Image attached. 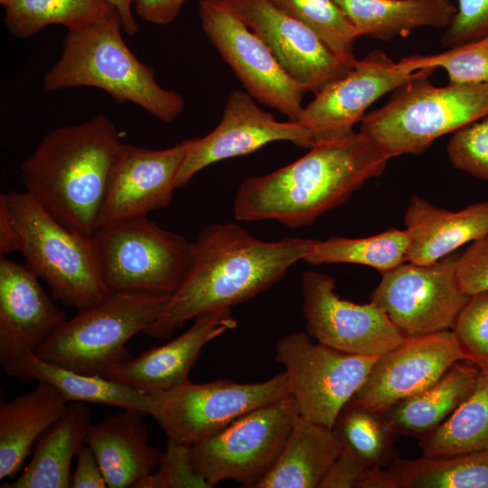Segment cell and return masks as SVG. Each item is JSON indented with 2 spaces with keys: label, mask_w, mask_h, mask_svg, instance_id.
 <instances>
[{
  "label": "cell",
  "mask_w": 488,
  "mask_h": 488,
  "mask_svg": "<svg viewBox=\"0 0 488 488\" xmlns=\"http://www.w3.org/2000/svg\"><path fill=\"white\" fill-rule=\"evenodd\" d=\"M316 241H264L232 222L205 226L191 242V265L184 280L144 333L166 339L188 321L253 298L309 256Z\"/></svg>",
  "instance_id": "1"
},
{
  "label": "cell",
  "mask_w": 488,
  "mask_h": 488,
  "mask_svg": "<svg viewBox=\"0 0 488 488\" xmlns=\"http://www.w3.org/2000/svg\"><path fill=\"white\" fill-rule=\"evenodd\" d=\"M308 150L274 172L245 178L233 202L235 219L309 225L380 175L389 160L361 132L316 140Z\"/></svg>",
  "instance_id": "2"
},
{
  "label": "cell",
  "mask_w": 488,
  "mask_h": 488,
  "mask_svg": "<svg viewBox=\"0 0 488 488\" xmlns=\"http://www.w3.org/2000/svg\"><path fill=\"white\" fill-rule=\"evenodd\" d=\"M123 144L103 114L57 127L20 165L25 192L64 226L94 235Z\"/></svg>",
  "instance_id": "3"
},
{
  "label": "cell",
  "mask_w": 488,
  "mask_h": 488,
  "mask_svg": "<svg viewBox=\"0 0 488 488\" xmlns=\"http://www.w3.org/2000/svg\"><path fill=\"white\" fill-rule=\"evenodd\" d=\"M122 30L116 10L92 26L68 31L61 58L43 77L44 89L98 88L118 103L128 101L159 120L174 121L184 108L183 97L157 83L154 70L125 43Z\"/></svg>",
  "instance_id": "4"
},
{
  "label": "cell",
  "mask_w": 488,
  "mask_h": 488,
  "mask_svg": "<svg viewBox=\"0 0 488 488\" xmlns=\"http://www.w3.org/2000/svg\"><path fill=\"white\" fill-rule=\"evenodd\" d=\"M0 211L12 227L14 250L54 300L81 310L111 292L94 235L64 226L25 191L1 193Z\"/></svg>",
  "instance_id": "5"
},
{
  "label": "cell",
  "mask_w": 488,
  "mask_h": 488,
  "mask_svg": "<svg viewBox=\"0 0 488 488\" xmlns=\"http://www.w3.org/2000/svg\"><path fill=\"white\" fill-rule=\"evenodd\" d=\"M434 70H418L361 121L360 132L389 159L420 155L438 137L488 116V84L436 87L428 80Z\"/></svg>",
  "instance_id": "6"
},
{
  "label": "cell",
  "mask_w": 488,
  "mask_h": 488,
  "mask_svg": "<svg viewBox=\"0 0 488 488\" xmlns=\"http://www.w3.org/2000/svg\"><path fill=\"white\" fill-rule=\"evenodd\" d=\"M170 297L111 291L66 319L35 353L64 368L103 376L114 365L131 358L127 343L161 316Z\"/></svg>",
  "instance_id": "7"
},
{
  "label": "cell",
  "mask_w": 488,
  "mask_h": 488,
  "mask_svg": "<svg viewBox=\"0 0 488 488\" xmlns=\"http://www.w3.org/2000/svg\"><path fill=\"white\" fill-rule=\"evenodd\" d=\"M299 417L291 394L255 408L191 446V464L210 488L223 480L256 488L277 463Z\"/></svg>",
  "instance_id": "8"
},
{
  "label": "cell",
  "mask_w": 488,
  "mask_h": 488,
  "mask_svg": "<svg viewBox=\"0 0 488 488\" xmlns=\"http://www.w3.org/2000/svg\"><path fill=\"white\" fill-rule=\"evenodd\" d=\"M106 283L113 292L173 296L191 265V242L147 216L97 230Z\"/></svg>",
  "instance_id": "9"
},
{
  "label": "cell",
  "mask_w": 488,
  "mask_h": 488,
  "mask_svg": "<svg viewBox=\"0 0 488 488\" xmlns=\"http://www.w3.org/2000/svg\"><path fill=\"white\" fill-rule=\"evenodd\" d=\"M290 395L286 373L255 383L216 380L191 381L145 393L147 414L177 444H193L215 434L241 415Z\"/></svg>",
  "instance_id": "10"
},
{
  "label": "cell",
  "mask_w": 488,
  "mask_h": 488,
  "mask_svg": "<svg viewBox=\"0 0 488 488\" xmlns=\"http://www.w3.org/2000/svg\"><path fill=\"white\" fill-rule=\"evenodd\" d=\"M276 360L285 368L300 416L332 428L379 356L344 352L314 343L303 331L279 339Z\"/></svg>",
  "instance_id": "11"
},
{
  "label": "cell",
  "mask_w": 488,
  "mask_h": 488,
  "mask_svg": "<svg viewBox=\"0 0 488 488\" xmlns=\"http://www.w3.org/2000/svg\"><path fill=\"white\" fill-rule=\"evenodd\" d=\"M198 14L204 34L244 90L297 122L305 91L285 71L266 43L221 0H201Z\"/></svg>",
  "instance_id": "12"
},
{
  "label": "cell",
  "mask_w": 488,
  "mask_h": 488,
  "mask_svg": "<svg viewBox=\"0 0 488 488\" xmlns=\"http://www.w3.org/2000/svg\"><path fill=\"white\" fill-rule=\"evenodd\" d=\"M456 259L405 262L382 273L371 302L386 313L406 338L452 330L469 298L456 278Z\"/></svg>",
  "instance_id": "13"
},
{
  "label": "cell",
  "mask_w": 488,
  "mask_h": 488,
  "mask_svg": "<svg viewBox=\"0 0 488 488\" xmlns=\"http://www.w3.org/2000/svg\"><path fill=\"white\" fill-rule=\"evenodd\" d=\"M306 333L317 343L358 355L380 356L405 339L378 305L355 304L335 293V279L312 270L301 277Z\"/></svg>",
  "instance_id": "14"
},
{
  "label": "cell",
  "mask_w": 488,
  "mask_h": 488,
  "mask_svg": "<svg viewBox=\"0 0 488 488\" xmlns=\"http://www.w3.org/2000/svg\"><path fill=\"white\" fill-rule=\"evenodd\" d=\"M221 1L266 43L305 93L315 95L352 70L354 65L341 60L314 31L269 0Z\"/></svg>",
  "instance_id": "15"
},
{
  "label": "cell",
  "mask_w": 488,
  "mask_h": 488,
  "mask_svg": "<svg viewBox=\"0 0 488 488\" xmlns=\"http://www.w3.org/2000/svg\"><path fill=\"white\" fill-rule=\"evenodd\" d=\"M257 102L245 90L229 94L217 127L202 137L189 139L175 178L176 189L214 163L250 154L272 142L289 141L306 149L314 145V137L299 123L278 121Z\"/></svg>",
  "instance_id": "16"
},
{
  "label": "cell",
  "mask_w": 488,
  "mask_h": 488,
  "mask_svg": "<svg viewBox=\"0 0 488 488\" xmlns=\"http://www.w3.org/2000/svg\"><path fill=\"white\" fill-rule=\"evenodd\" d=\"M464 361H470L469 356L452 330L406 338L377 358L352 399L383 413L432 385L451 366Z\"/></svg>",
  "instance_id": "17"
},
{
  "label": "cell",
  "mask_w": 488,
  "mask_h": 488,
  "mask_svg": "<svg viewBox=\"0 0 488 488\" xmlns=\"http://www.w3.org/2000/svg\"><path fill=\"white\" fill-rule=\"evenodd\" d=\"M410 71L381 50L356 61L345 76L331 82L305 105L297 121L315 141L353 133L368 108L388 92L412 78Z\"/></svg>",
  "instance_id": "18"
},
{
  "label": "cell",
  "mask_w": 488,
  "mask_h": 488,
  "mask_svg": "<svg viewBox=\"0 0 488 488\" xmlns=\"http://www.w3.org/2000/svg\"><path fill=\"white\" fill-rule=\"evenodd\" d=\"M188 145L189 139L166 149L124 143L109 178L95 232L166 208L173 200L175 178Z\"/></svg>",
  "instance_id": "19"
},
{
  "label": "cell",
  "mask_w": 488,
  "mask_h": 488,
  "mask_svg": "<svg viewBox=\"0 0 488 488\" xmlns=\"http://www.w3.org/2000/svg\"><path fill=\"white\" fill-rule=\"evenodd\" d=\"M66 314L25 264L0 258V362L35 352Z\"/></svg>",
  "instance_id": "20"
},
{
  "label": "cell",
  "mask_w": 488,
  "mask_h": 488,
  "mask_svg": "<svg viewBox=\"0 0 488 488\" xmlns=\"http://www.w3.org/2000/svg\"><path fill=\"white\" fill-rule=\"evenodd\" d=\"M230 310L220 309L198 316L175 339L114 365L103 377L144 393L166 390L190 381V372L203 347L237 327Z\"/></svg>",
  "instance_id": "21"
},
{
  "label": "cell",
  "mask_w": 488,
  "mask_h": 488,
  "mask_svg": "<svg viewBox=\"0 0 488 488\" xmlns=\"http://www.w3.org/2000/svg\"><path fill=\"white\" fill-rule=\"evenodd\" d=\"M142 414L132 409L91 425L89 445L109 488H137L160 463L163 451L150 445Z\"/></svg>",
  "instance_id": "22"
},
{
  "label": "cell",
  "mask_w": 488,
  "mask_h": 488,
  "mask_svg": "<svg viewBox=\"0 0 488 488\" xmlns=\"http://www.w3.org/2000/svg\"><path fill=\"white\" fill-rule=\"evenodd\" d=\"M404 223L410 236L407 262L435 263L488 234V201L450 211L413 195Z\"/></svg>",
  "instance_id": "23"
},
{
  "label": "cell",
  "mask_w": 488,
  "mask_h": 488,
  "mask_svg": "<svg viewBox=\"0 0 488 488\" xmlns=\"http://www.w3.org/2000/svg\"><path fill=\"white\" fill-rule=\"evenodd\" d=\"M90 409L84 402H70L60 418L36 441L33 457L23 473L2 488H68L74 455L87 445Z\"/></svg>",
  "instance_id": "24"
},
{
  "label": "cell",
  "mask_w": 488,
  "mask_h": 488,
  "mask_svg": "<svg viewBox=\"0 0 488 488\" xmlns=\"http://www.w3.org/2000/svg\"><path fill=\"white\" fill-rule=\"evenodd\" d=\"M9 377L26 382H45L70 402L117 407L147 414L145 393L103 376L88 375L24 352L2 364Z\"/></svg>",
  "instance_id": "25"
},
{
  "label": "cell",
  "mask_w": 488,
  "mask_h": 488,
  "mask_svg": "<svg viewBox=\"0 0 488 488\" xmlns=\"http://www.w3.org/2000/svg\"><path fill=\"white\" fill-rule=\"evenodd\" d=\"M68 402L52 386L38 382L0 406V480L12 477L39 437L63 414Z\"/></svg>",
  "instance_id": "26"
},
{
  "label": "cell",
  "mask_w": 488,
  "mask_h": 488,
  "mask_svg": "<svg viewBox=\"0 0 488 488\" xmlns=\"http://www.w3.org/2000/svg\"><path fill=\"white\" fill-rule=\"evenodd\" d=\"M481 368L458 361L435 383L390 406L382 414L397 436L418 437L429 433L474 391Z\"/></svg>",
  "instance_id": "27"
},
{
  "label": "cell",
  "mask_w": 488,
  "mask_h": 488,
  "mask_svg": "<svg viewBox=\"0 0 488 488\" xmlns=\"http://www.w3.org/2000/svg\"><path fill=\"white\" fill-rule=\"evenodd\" d=\"M360 37L389 41L419 27L446 29L456 6L450 0H333Z\"/></svg>",
  "instance_id": "28"
},
{
  "label": "cell",
  "mask_w": 488,
  "mask_h": 488,
  "mask_svg": "<svg viewBox=\"0 0 488 488\" xmlns=\"http://www.w3.org/2000/svg\"><path fill=\"white\" fill-rule=\"evenodd\" d=\"M338 455L331 428L300 416L277 463L256 488H320Z\"/></svg>",
  "instance_id": "29"
},
{
  "label": "cell",
  "mask_w": 488,
  "mask_h": 488,
  "mask_svg": "<svg viewBox=\"0 0 488 488\" xmlns=\"http://www.w3.org/2000/svg\"><path fill=\"white\" fill-rule=\"evenodd\" d=\"M375 488H488V449L449 457H400L373 475Z\"/></svg>",
  "instance_id": "30"
},
{
  "label": "cell",
  "mask_w": 488,
  "mask_h": 488,
  "mask_svg": "<svg viewBox=\"0 0 488 488\" xmlns=\"http://www.w3.org/2000/svg\"><path fill=\"white\" fill-rule=\"evenodd\" d=\"M422 455L439 458L488 449V367L470 396L438 427L419 438Z\"/></svg>",
  "instance_id": "31"
},
{
  "label": "cell",
  "mask_w": 488,
  "mask_h": 488,
  "mask_svg": "<svg viewBox=\"0 0 488 488\" xmlns=\"http://www.w3.org/2000/svg\"><path fill=\"white\" fill-rule=\"evenodd\" d=\"M331 430L339 454L365 470L387 467L399 458L394 448L397 435L383 414L352 399L341 409Z\"/></svg>",
  "instance_id": "32"
},
{
  "label": "cell",
  "mask_w": 488,
  "mask_h": 488,
  "mask_svg": "<svg viewBox=\"0 0 488 488\" xmlns=\"http://www.w3.org/2000/svg\"><path fill=\"white\" fill-rule=\"evenodd\" d=\"M5 9V26L19 39H27L52 24L63 25L68 31L82 30L117 10L108 0H12Z\"/></svg>",
  "instance_id": "33"
},
{
  "label": "cell",
  "mask_w": 488,
  "mask_h": 488,
  "mask_svg": "<svg viewBox=\"0 0 488 488\" xmlns=\"http://www.w3.org/2000/svg\"><path fill=\"white\" fill-rule=\"evenodd\" d=\"M410 236L407 229H389L379 234L352 239L330 237L317 240L304 261L322 264L352 263L368 266L381 274L407 262Z\"/></svg>",
  "instance_id": "34"
},
{
  "label": "cell",
  "mask_w": 488,
  "mask_h": 488,
  "mask_svg": "<svg viewBox=\"0 0 488 488\" xmlns=\"http://www.w3.org/2000/svg\"><path fill=\"white\" fill-rule=\"evenodd\" d=\"M314 31L343 61L354 65L358 32L333 0H269Z\"/></svg>",
  "instance_id": "35"
},
{
  "label": "cell",
  "mask_w": 488,
  "mask_h": 488,
  "mask_svg": "<svg viewBox=\"0 0 488 488\" xmlns=\"http://www.w3.org/2000/svg\"><path fill=\"white\" fill-rule=\"evenodd\" d=\"M399 64L410 71L444 69L448 83L488 84V35L429 55H411Z\"/></svg>",
  "instance_id": "36"
},
{
  "label": "cell",
  "mask_w": 488,
  "mask_h": 488,
  "mask_svg": "<svg viewBox=\"0 0 488 488\" xmlns=\"http://www.w3.org/2000/svg\"><path fill=\"white\" fill-rule=\"evenodd\" d=\"M446 152L455 169L488 182V116L455 131Z\"/></svg>",
  "instance_id": "37"
},
{
  "label": "cell",
  "mask_w": 488,
  "mask_h": 488,
  "mask_svg": "<svg viewBox=\"0 0 488 488\" xmlns=\"http://www.w3.org/2000/svg\"><path fill=\"white\" fill-rule=\"evenodd\" d=\"M452 331L470 361L481 369L488 367V291L469 296Z\"/></svg>",
  "instance_id": "38"
},
{
  "label": "cell",
  "mask_w": 488,
  "mask_h": 488,
  "mask_svg": "<svg viewBox=\"0 0 488 488\" xmlns=\"http://www.w3.org/2000/svg\"><path fill=\"white\" fill-rule=\"evenodd\" d=\"M183 487L210 488L191 464L190 446L168 439L157 467L137 488Z\"/></svg>",
  "instance_id": "39"
},
{
  "label": "cell",
  "mask_w": 488,
  "mask_h": 488,
  "mask_svg": "<svg viewBox=\"0 0 488 488\" xmlns=\"http://www.w3.org/2000/svg\"><path fill=\"white\" fill-rule=\"evenodd\" d=\"M488 35V0H457L456 13L441 37L453 47Z\"/></svg>",
  "instance_id": "40"
},
{
  "label": "cell",
  "mask_w": 488,
  "mask_h": 488,
  "mask_svg": "<svg viewBox=\"0 0 488 488\" xmlns=\"http://www.w3.org/2000/svg\"><path fill=\"white\" fill-rule=\"evenodd\" d=\"M456 278L462 291L472 296L488 291V234L471 242L456 259Z\"/></svg>",
  "instance_id": "41"
},
{
  "label": "cell",
  "mask_w": 488,
  "mask_h": 488,
  "mask_svg": "<svg viewBox=\"0 0 488 488\" xmlns=\"http://www.w3.org/2000/svg\"><path fill=\"white\" fill-rule=\"evenodd\" d=\"M71 488H106V479L92 448L86 445L77 455V466L70 477Z\"/></svg>",
  "instance_id": "42"
},
{
  "label": "cell",
  "mask_w": 488,
  "mask_h": 488,
  "mask_svg": "<svg viewBox=\"0 0 488 488\" xmlns=\"http://www.w3.org/2000/svg\"><path fill=\"white\" fill-rule=\"evenodd\" d=\"M187 0H136L134 10L143 21L155 25L172 23Z\"/></svg>",
  "instance_id": "43"
},
{
  "label": "cell",
  "mask_w": 488,
  "mask_h": 488,
  "mask_svg": "<svg viewBox=\"0 0 488 488\" xmlns=\"http://www.w3.org/2000/svg\"><path fill=\"white\" fill-rule=\"evenodd\" d=\"M364 471L366 470L354 460L339 454L320 488L355 487Z\"/></svg>",
  "instance_id": "44"
},
{
  "label": "cell",
  "mask_w": 488,
  "mask_h": 488,
  "mask_svg": "<svg viewBox=\"0 0 488 488\" xmlns=\"http://www.w3.org/2000/svg\"><path fill=\"white\" fill-rule=\"evenodd\" d=\"M117 10L123 31L129 36L135 35L138 32V24L134 15V5L136 0H108Z\"/></svg>",
  "instance_id": "45"
},
{
  "label": "cell",
  "mask_w": 488,
  "mask_h": 488,
  "mask_svg": "<svg viewBox=\"0 0 488 488\" xmlns=\"http://www.w3.org/2000/svg\"><path fill=\"white\" fill-rule=\"evenodd\" d=\"M12 2V0H0V5L5 8Z\"/></svg>",
  "instance_id": "46"
}]
</instances>
